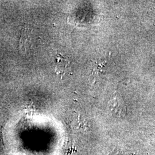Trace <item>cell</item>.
I'll use <instances>...</instances> for the list:
<instances>
[{
  "instance_id": "6da1fadb",
  "label": "cell",
  "mask_w": 155,
  "mask_h": 155,
  "mask_svg": "<svg viewBox=\"0 0 155 155\" xmlns=\"http://www.w3.org/2000/svg\"><path fill=\"white\" fill-rule=\"evenodd\" d=\"M35 43V36L32 31L25 29L22 32L20 40V49L23 53H27L33 49Z\"/></svg>"
},
{
  "instance_id": "7a4b0ae2",
  "label": "cell",
  "mask_w": 155,
  "mask_h": 155,
  "mask_svg": "<svg viewBox=\"0 0 155 155\" xmlns=\"http://www.w3.org/2000/svg\"><path fill=\"white\" fill-rule=\"evenodd\" d=\"M70 62L61 54H58L56 57L55 71L57 75L63 77L70 71Z\"/></svg>"
},
{
  "instance_id": "3957f363",
  "label": "cell",
  "mask_w": 155,
  "mask_h": 155,
  "mask_svg": "<svg viewBox=\"0 0 155 155\" xmlns=\"http://www.w3.org/2000/svg\"><path fill=\"white\" fill-rule=\"evenodd\" d=\"M104 65L98 63H95L93 64L92 68L91 70V72L90 74V77L91 80L95 81L97 78L100 77V75L103 72L102 68Z\"/></svg>"
}]
</instances>
